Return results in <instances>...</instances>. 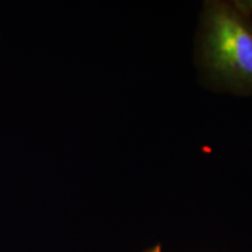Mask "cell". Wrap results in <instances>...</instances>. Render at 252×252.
Listing matches in <instances>:
<instances>
[{
    "label": "cell",
    "mask_w": 252,
    "mask_h": 252,
    "mask_svg": "<svg viewBox=\"0 0 252 252\" xmlns=\"http://www.w3.org/2000/svg\"><path fill=\"white\" fill-rule=\"evenodd\" d=\"M144 252H161V247H160L159 244H157L154 245V247H151L150 249H147V250Z\"/></svg>",
    "instance_id": "2"
},
{
    "label": "cell",
    "mask_w": 252,
    "mask_h": 252,
    "mask_svg": "<svg viewBox=\"0 0 252 252\" xmlns=\"http://www.w3.org/2000/svg\"><path fill=\"white\" fill-rule=\"evenodd\" d=\"M195 63L208 89L252 96V1L203 2Z\"/></svg>",
    "instance_id": "1"
}]
</instances>
